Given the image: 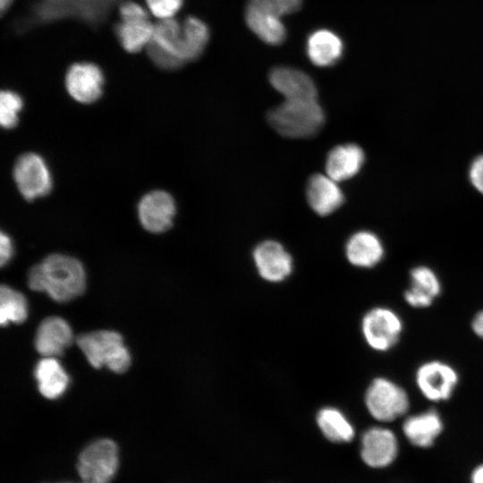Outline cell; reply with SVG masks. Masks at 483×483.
Here are the masks:
<instances>
[{
	"label": "cell",
	"mask_w": 483,
	"mask_h": 483,
	"mask_svg": "<svg viewBox=\"0 0 483 483\" xmlns=\"http://www.w3.org/2000/svg\"><path fill=\"white\" fill-rule=\"evenodd\" d=\"M28 284L33 291L46 292L53 300L66 302L84 292L86 275L78 259L51 254L30 268Z\"/></svg>",
	"instance_id": "1"
},
{
	"label": "cell",
	"mask_w": 483,
	"mask_h": 483,
	"mask_svg": "<svg viewBox=\"0 0 483 483\" xmlns=\"http://www.w3.org/2000/svg\"><path fill=\"white\" fill-rule=\"evenodd\" d=\"M267 121L279 134L302 139L322 128L325 114L317 99L284 100L268 113Z\"/></svg>",
	"instance_id": "2"
},
{
	"label": "cell",
	"mask_w": 483,
	"mask_h": 483,
	"mask_svg": "<svg viewBox=\"0 0 483 483\" xmlns=\"http://www.w3.org/2000/svg\"><path fill=\"white\" fill-rule=\"evenodd\" d=\"M76 343L94 368L106 366L115 373H123L130 367V354L121 335L114 331L83 334L77 337Z\"/></svg>",
	"instance_id": "3"
},
{
	"label": "cell",
	"mask_w": 483,
	"mask_h": 483,
	"mask_svg": "<svg viewBox=\"0 0 483 483\" xmlns=\"http://www.w3.org/2000/svg\"><path fill=\"white\" fill-rule=\"evenodd\" d=\"M119 466L118 447L103 438L86 446L79 456L77 470L82 483H110Z\"/></svg>",
	"instance_id": "4"
},
{
	"label": "cell",
	"mask_w": 483,
	"mask_h": 483,
	"mask_svg": "<svg viewBox=\"0 0 483 483\" xmlns=\"http://www.w3.org/2000/svg\"><path fill=\"white\" fill-rule=\"evenodd\" d=\"M365 404L374 419L388 422L407 412L410 400L401 386L388 378L377 377L366 390Z\"/></svg>",
	"instance_id": "5"
},
{
	"label": "cell",
	"mask_w": 483,
	"mask_h": 483,
	"mask_svg": "<svg viewBox=\"0 0 483 483\" xmlns=\"http://www.w3.org/2000/svg\"><path fill=\"white\" fill-rule=\"evenodd\" d=\"M361 331L370 348L378 352H386L399 342L402 332V322L398 314L391 309L377 307L364 315Z\"/></svg>",
	"instance_id": "6"
},
{
	"label": "cell",
	"mask_w": 483,
	"mask_h": 483,
	"mask_svg": "<svg viewBox=\"0 0 483 483\" xmlns=\"http://www.w3.org/2000/svg\"><path fill=\"white\" fill-rule=\"evenodd\" d=\"M13 178L20 193L28 201L47 195L53 185L45 160L32 152L23 154L16 160Z\"/></svg>",
	"instance_id": "7"
},
{
	"label": "cell",
	"mask_w": 483,
	"mask_h": 483,
	"mask_svg": "<svg viewBox=\"0 0 483 483\" xmlns=\"http://www.w3.org/2000/svg\"><path fill=\"white\" fill-rule=\"evenodd\" d=\"M118 0H42L36 13L42 21L78 17L94 23L102 21Z\"/></svg>",
	"instance_id": "8"
},
{
	"label": "cell",
	"mask_w": 483,
	"mask_h": 483,
	"mask_svg": "<svg viewBox=\"0 0 483 483\" xmlns=\"http://www.w3.org/2000/svg\"><path fill=\"white\" fill-rule=\"evenodd\" d=\"M415 381L419 390L428 400L441 402L452 396L458 384L459 376L449 364L431 360L418 368Z\"/></svg>",
	"instance_id": "9"
},
{
	"label": "cell",
	"mask_w": 483,
	"mask_h": 483,
	"mask_svg": "<svg viewBox=\"0 0 483 483\" xmlns=\"http://www.w3.org/2000/svg\"><path fill=\"white\" fill-rule=\"evenodd\" d=\"M176 212L174 198L165 191L145 194L138 204V216L143 228L152 233L167 231Z\"/></svg>",
	"instance_id": "10"
},
{
	"label": "cell",
	"mask_w": 483,
	"mask_h": 483,
	"mask_svg": "<svg viewBox=\"0 0 483 483\" xmlns=\"http://www.w3.org/2000/svg\"><path fill=\"white\" fill-rule=\"evenodd\" d=\"M103 84L101 70L91 63L74 64L65 75V87L69 95L82 104L97 101L102 94Z\"/></svg>",
	"instance_id": "11"
},
{
	"label": "cell",
	"mask_w": 483,
	"mask_h": 483,
	"mask_svg": "<svg viewBox=\"0 0 483 483\" xmlns=\"http://www.w3.org/2000/svg\"><path fill=\"white\" fill-rule=\"evenodd\" d=\"M253 259L259 275L268 282H281L292 271L291 255L275 241H265L257 245Z\"/></svg>",
	"instance_id": "12"
},
{
	"label": "cell",
	"mask_w": 483,
	"mask_h": 483,
	"mask_svg": "<svg viewBox=\"0 0 483 483\" xmlns=\"http://www.w3.org/2000/svg\"><path fill=\"white\" fill-rule=\"evenodd\" d=\"M360 456L372 468H383L391 464L398 452L395 435L388 428L372 427L361 437Z\"/></svg>",
	"instance_id": "13"
},
{
	"label": "cell",
	"mask_w": 483,
	"mask_h": 483,
	"mask_svg": "<svg viewBox=\"0 0 483 483\" xmlns=\"http://www.w3.org/2000/svg\"><path fill=\"white\" fill-rule=\"evenodd\" d=\"M268 79L273 88L284 97V100L317 99L315 82L302 71L277 66L271 70Z\"/></svg>",
	"instance_id": "14"
},
{
	"label": "cell",
	"mask_w": 483,
	"mask_h": 483,
	"mask_svg": "<svg viewBox=\"0 0 483 483\" xmlns=\"http://www.w3.org/2000/svg\"><path fill=\"white\" fill-rule=\"evenodd\" d=\"M306 194L310 208L319 216L332 214L344 199L337 182L321 174H316L309 179Z\"/></svg>",
	"instance_id": "15"
},
{
	"label": "cell",
	"mask_w": 483,
	"mask_h": 483,
	"mask_svg": "<svg viewBox=\"0 0 483 483\" xmlns=\"http://www.w3.org/2000/svg\"><path fill=\"white\" fill-rule=\"evenodd\" d=\"M72 341V332L68 323L59 317L44 319L38 327L35 347L44 357L61 355Z\"/></svg>",
	"instance_id": "16"
},
{
	"label": "cell",
	"mask_w": 483,
	"mask_h": 483,
	"mask_svg": "<svg viewBox=\"0 0 483 483\" xmlns=\"http://www.w3.org/2000/svg\"><path fill=\"white\" fill-rule=\"evenodd\" d=\"M365 160L363 149L353 143L338 145L332 148L326 160V174L336 182L356 175Z\"/></svg>",
	"instance_id": "17"
},
{
	"label": "cell",
	"mask_w": 483,
	"mask_h": 483,
	"mask_svg": "<svg viewBox=\"0 0 483 483\" xmlns=\"http://www.w3.org/2000/svg\"><path fill=\"white\" fill-rule=\"evenodd\" d=\"M411 286L404 292L405 301L413 308H428L441 292L436 274L426 266L414 267L411 273Z\"/></svg>",
	"instance_id": "18"
},
{
	"label": "cell",
	"mask_w": 483,
	"mask_h": 483,
	"mask_svg": "<svg viewBox=\"0 0 483 483\" xmlns=\"http://www.w3.org/2000/svg\"><path fill=\"white\" fill-rule=\"evenodd\" d=\"M306 52L310 62L319 67L335 64L343 53L341 38L330 30L319 29L307 39Z\"/></svg>",
	"instance_id": "19"
},
{
	"label": "cell",
	"mask_w": 483,
	"mask_h": 483,
	"mask_svg": "<svg viewBox=\"0 0 483 483\" xmlns=\"http://www.w3.org/2000/svg\"><path fill=\"white\" fill-rule=\"evenodd\" d=\"M349 262L358 267L369 268L378 264L384 256V246L380 239L369 231H360L352 234L345 246Z\"/></svg>",
	"instance_id": "20"
},
{
	"label": "cell",
	"mask_w": 483,
	"mask_h": 483,
	"mask_svg": "<svg viewBox=\"0 0 483 483\" xmlns=\"http://www.w3.org/2000/svg\"><path fill=\"white\" fill-rule=\"evenodd\" d=\"M245 21L250 30L267 44L277 46L285 40V26L276 14L248 3Z\"/></svg>",
	"instance_id": "21"
},
{
	"label": "cell",
	"mask_w": 483,
	"mask_h": 483,
	"mask_svg": "<svg viewBox=\"0 0 483 483\" xmlns=\"http://www.w3.org/2000/svg\"><path fill=\"white\" fill-rule=\"evenodd\" d=\"M406 438L414 445L428 447L443 430V421L439 413L428 410L407 418L402 425Z\"/></svg>",
	"instance_id": "22"
},
{
	"label": "cell",
	"mask_w": 483,
	"mask_h": 483,
	"mask_svg": "<svg viewBox=\"0 0 483 483\" xmlns=\"http://www.w3.org/2000/svg\"><path fill=\"white\" fill-rule=\"evenodd\" d=\"M35 377L40 394L47 399H55L64 394L69 377L60 363L52 357H45L36 366Z\"/></svg>",
	"instance_id": "23"
},
{
	"label": "cell",
	"mask_w": 483,
	"mask_h": 483,
	"mask_svg": "<svg viewBox=\"0 0 483 483\" xmlns=\"http://www.w3.org/2000/svg\"><path fill=\"white\" fill-rule=\"evenodd\" d=\"M155 24L148 18L123 21L116 25L115 32L129 53H137L146 47L154 36Z\"/></svg>",
	"instance_id": "24"
},
{
	"label": "cell",
	"mask_w": 483,
	"mask_h": 483,
	"mask_svg": "<svg viewBox=\"0 0 483 483\" xmlns=\"http://www.w3.org/2000/svg\"><path fill=\"white\" fill-rule=\"evenodd\" d=\"M317 424L322 434L335 443H347L355 432L352 423L337 408L325 407L317 414Z\"/></svg>",
	"instance_id": "25"
},
{
	"label": "cell",
	"mask_w": 483,
	"mask_h": 483,
	"mask_svg": "<svg viewBox=\"0 0 483 483\" xmlns=\"http://www.w3.org/2000/svg\"><path fill=\"white\" fill-rule=\"evenodd\" d=\"M182 57L185 63L200 56L209 39V29L200 19L189 16L182 22Z\"/></svg>",
	"instance_id": "26"
},
{
	"label": "cell",
	"mask_w": 483,
	"mask_h": 483,
	"mask_svg": "<svg viewBox=\"0 0 483 483\" xmlns=\"http://www.w3.org/2000/svg\"><path fill=\"white\" fill-rule=\"evenodd\" d=\"M152 41L185 64L182 58V27L180 21L174 18L157 21Z\"/></svg>",
	"instance_id": "27"
},
{
	"label": "cell",
	"mask_w": 483,
	"mask_h": 483,
	"mask_svg": "<svg viewBox=\"0 0 483 483\" xmlns=\"http://www.w3.org/2000/svg\"><path fill=\"white\" fill-rule=\"evenodd\" d=\"M28 315L27 301L24 296L6 286L0 288V323L2 326L9 322L21 323Z\"/></svg>",
	"instance_id": "28"
},
{
	"label": "cell",
	"mask_w": 483,
	"mask_h": 483,
	"mask_svg": "<svg viewBox=\"0 0 483 483\" xmlns=\"http://www.w3.org/2000/svg\"><path fill=\"white\" fill-rule=\"evenodd\" d=\"M23 106L21 97L11 90L0 94V123L5 129L14 128L18 123V114Z\"/></svg>",
	"instance_id": "29"
},
{
	"label": "cell",
	"mask_w": 483,
	"mask_h": 483,
	"mask_svg": "<svg viewBox=\"0 0 483 483\" xmlns=\"http://www.w3.org/2000/svg\"><path fill=\"white\" fill-rule=\"evenodd\" d=\"M146 49L153 64L161 69L175 70L184 64L181 60L161 48L152 40L146 47Z\"/></svg>",
	"instance_id": "30"
},
{
	"label": "cell",
	"mask_w": 483,
	"mask_h": 483,
	"mask_svg": "<svg viewBox=\"0 0 483 483\" xmlns=\"http://www.w3.org/2000/svg\"><path fill=\"white\" fill-rule=\"evenodd\" d=\"M249 3L282 17L297 12L302 0H249Z\"/></svg>",
	"instance_id": "31"
},
{
	"label": "cell",
	"mask_w": 483,
	"mask_h": 483,
	"mask_svg": "<svg viewBox=\"0 0 483 483\" xmlns=\"http://www.w3.org/2000/svg\"><path fill=\"white\" fill-rule=\"evenodd\" d=\"M183 0H146L151 13L160 19L173 18L180 10Z\"/></svg>",
	"instance_id": "32"
},
{
	"label": "cell",
	"mask_w": 483,
	"mask_h": 483,
	"mask_svg": "<svg viewBox=\"0 0 483 483\" xmlns=\"http://www.w3.org/2000/svg\"><path fill=\"white\" fill-rule=\"evenodd\" d=\"M119 14L123 21L148 18L147 11L141 5L130 1L119 6Z\"/></svg>",
	"instance_id": "33"
},
{
	"label": "cell",
	"mask_w": 483,
	"mask_h": 483,
	"mask_svg": "<svg viewBox=\"0 0 483 483\" xmlns=\"http://www.w3.org/2000/svg\"><path fill=\"white\" fill-rule=\"evenodd\" d=\"M469 178L472 186L483 194V155L472 161L469 169Z\"/></svg>",
	"instance_id": "34"
},
{
	"label": "cell",
	"mask_w": 483,
	"mask_h": 483,
	"mask_svg": "<svg viewBox=\"0 0 483 483\" xmlns=\"http://www.w3.org/2000/svg\"><path fill=\"white\" fill-rule=\"evenodd\" d=\"M13 252V242L8 234L4 232L0 234V263L4 266L12 258Z\"/></svg>",
	"instance_id": "35"
},
{
	"label": "cell",
	"mask_w": 483,
	"mask_h": 483,
	"mask_svg": "<svg viewBox=\"0 0 483 483\" xmlns=\"http://www.w3.org/2000/svg\"><path fill=\"white\" fill-rule=\"evenodd\" d=\"M471 327L475 335L483 339V310L474 316Z\"/></svg>",
	"instance_id": "36"
},
{
	"label": "cell",
	"mask_w": 483,
	"mask_h": 483,
	"mask_svg": "<svg viewBox=\"0 0 483 483\" xmlns=\"http://www.w3.org/2000/svg\"><path fill=\"white\" fill-rule=\"evenodd\" d=\"M472 483H483V465L479 466L473 471Z\"/></svg>",
	"instance_id": "37"
},
{
	"label": "cell",
	"mask_w": 483,
	"mask_h": 483,
	"mask_svg": "<svg viewBox=\"0 0 483 483\" xmlns=\"http://www.w3.org/2000/svg\"><path fill=\"white\" fill-rule=\"evenodd\" d=\"M13 1V0H0V11L2 14L8 10Z\"/></svg>",
	"instance_id": "38"
}]
</instances>
